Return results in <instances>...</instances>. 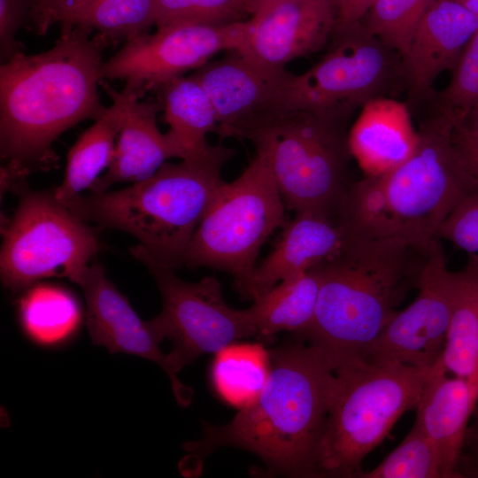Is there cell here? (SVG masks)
Instances as JSON below:
<instances>
[{
	"label": "cell",
	"mask_w": 478,
	"mask_h": 478,
	"mask_svg": "<svg viewBox=\"0 0 478 478\" xmlns=\"http://www.w3.org/2000/svg\"><path fill=\"white\" fill-rule=\"evenodd\" d=\"M157 100L168 124L167 134L179 148L181 159L199 158L212 145L206 135L217 129L212 104L201 84L192 76H180L158 87Z\"/></svg>",
	"instance_id": "603a6c76"
},
{
	"label": "cell",
	"mask_w": 478,
	"mask_h": 478,
	"mask_svg": "<svg viewBox=\"0 0 478 478\" xmlns=\"http://www.w3.org/2000/svg\"><path fill=\"white\" fill-rule=\"evenodd\" d=\"M355 235L344 220L297 213L284 225L270 254L255 267L241 297L254 300L282 280L308 271L341 252Z\"/></svg>",
	"instance_id": "ac0fdd59"
},
{
	"label": "cell",
	"mask_w": 478,
	"mask_h": 478,
	"mask_svg": "<svg viewBox=\"0 0 478 478\" xmlns=\"http://www.w3.org/2000/svg\"><path fill=\"white\" fill-rule=\"evenodd\" d=\"M436 237L478 254V189L464 197L440 224Z\"/></svg>",
	"instance_id": "d6a6232c"
},
{
	"label": "cell",
	"mask_w": 478,
	"mask_h": 478,
	"mask_svg": "<svg viewBox=\"0 0 478 478\" xmlns=\"http://www.w3.org/2000/svg\"><path fill=\"white\" fill-rule=\"evenodd\" d=\"M474 420L468 426L461 453L459 471L461 477L478 478V410L475 409Z\"/></svg>",
	"instance_id": "d590c367"
},
{
	"label": "cell",
	"mask_w": 478,
	"mask_h": 478,
	"mask_svg": "<svg viewBox=\"0 0 478 478\" xmlns=\"http://www.w3.org/2000/svg\"><path fill=\"white\" fill-rule=\"evenodd\" d=\"M25 332L38 343L51 345L66 340L78 328L81 312L66 289L50 284L30 288L19 304Z\"/></svg>",
	"instance_id": "4316f807"
},
{
	"label": "cell",
	"mask_w": 478,
	"mask_h": 478,
	"mask_svg": "<svg viewBox=\"0 0 478 478\" xmlns=\"http://www.w3.org/2000/svg\"><path fill=\"white\" fill-rule=\"evenodd\" d=\"M417 131L406 161L351 183L342 220L355 235L429 243L452 208L478 189V144L464 120L439 110Z\"/></svg>",
	"instance_id": "7a4b0ae2"
},
{
	"label": "cell",
	"mask_w": 478,
	"mask_h": 478,
	"mask_svg": "<svg viewBox=\"0 0 478 478\" xmlns=\"http://www.w3.org/2000/svg\"><path fill=\"white\" fill-rule=\"evenodd\" d=\"M76 284L85 297L87 325L94 344L112 353L134 354L157 363L167 374L177 403L189 405L193 390L178 379L168 354L160 350L164 337L152 320H141L98 264L89 265Z\"/></svg>",
	"instance_id": "2e32d148"
},
{
	"label": "cell",
	"mask_w": 478,
	"mask_h": 478,
	"mask_svg": "<svg viewBox=\"0 0 478 478\" xmlns=\"http://www.w3.org/2000/svg\"><path fill=\"white\" fill-rule=\"evenodd\" d=\"M464 124L470 136L478 143V111L468 115Z\"/></svg>",
	"instance_id": "f35d334b"
},
{
	"label": "cell",
	"mask_w": 478,
	"mask_h": 478,
	"mask_svg": "<svg viewBox=\"0 0 478 478\" xmlns=\"http://www.w3.org/2000/svg\"><path fill=\"white\" fill-rule=\"evenodd\" d=\"M284 207L265 158L256 152L237 179L221 186L191 239L185 265L227 272L240 293L262 245L287 223Z\"/></svg>",
	"instance_id": "ba28073f"
},
{
	"label": "cell",
	"mask_w": 478,
	"mask_h": 478,
	"mask_svg": "<svg viewBox=\"0 0 478 478\" xmlns=\"http://www.w3.org/2000/svg\"><path fill=\"white\" fill-rule=\"evenodd\" d=\"M470 10L478 18V0H470L465 2H459Z\"/></svg>",
	"instance_id": "ab89813d"
},
{
	"label": "cell",
	"mask_w": 478,
	"mask_h": 478,
	"mask_svg": "<svg viewBox=\"0 0 478 478\" xmlns=\"http://www.w3.org/2000/svg\"><path fill=\"white\" fill-rule=\"evenodd\" d=\"M161 110L157 99L136 100L120 128L112 160L103 176L90 188L91 192L107 191L115 183L143 181L153 175L166 161L181 153L167 133L157 125Z\"/></svg>",
	"instance_id": "44dd1931"
},
{
	"label": "cell",
	"mask_w": 478,
	"mask_h": 478,
	"mask_svg": "<svg viewBox=\"0 0 478 478\" xmlns=\"http://www.w3.org/2000/svg\"><path fill=\"white\" fill-rule=\"evenodd\" d=\"M271 353L262 391L223 426L206 424L203 436L184 445L182 473L197 474L204 459L231 446L257 455L266 466L295 477H319L318 447L335 384V364L321 348L289 344Z\"/></svg>",
	"instance_id": "6da1fadb"
},
{
	"label": "cell",
	"mask_w": 478,
	"mask_h": 478,
	"mask_svg": "<svg viewBox=\"0 0 478 478\" xmlns=\"http://www.w3.org/2000/svg\"><path fill=\"white\" fill-rule=\"evenodd\" d=\"M247 15L243 0H156L155 26H224L242 21Z\"/></svg>",
	"instance_id": "4dcf8cb0"
},
{
	"label": "cell",
	"mask_w": 478,
	"mask_h": 478,
	"mask_svg": "<svg viewBox=\"0 0 478 478\" xmlns=\"http://www.w3.org/2000/svg\"><path fill=\"white\" fill-rule=\"evenodd\" d=\"M376 0H340L336 9L335 27L359 22Z\"/></svg>",
	"instance_id": "8d00e7d4"
},
{
	"label": "cell",
	"mask_w": 478,
	"mask_h": 478,
	"mask_svg": "<svg viewBox=\"0 0 478 478\" xmlns=\"http://www.w3.org/2000/svg\"><path fill=\"white\" fill-rule=\"evenodd\" d=\"M234 150L212 145L204 155L165 163L150 177L115 191L78 195L62 203L85 222L135 236V258L175 270L221 186V169Z\"/></svg>",
	"instance_id": "5b68a950"
},
{
	"label": "cell",
	"mask_w": 478,
	"mask_h": 478,
	"mask_svg": "<svg viewBox=\"0 0 478 478\" xmlns=\"http://www.w3.org/2000/svg\"><path fill=\"white\" fill-rule=\"evenodd\" d=\"M324 57L301 74H291L289 111H305L343 122L356 109L386 96L399 74L402 58L361 22L334 27Z\"/></svg>",
	"instance_id": "30bf717a"
},
{
	"label": "cell",
	"mask_w": 478,
	"mask_h": 478,
	"mask_svg": "<svg viewBox=\"0 0 478 478\" xmlns=\"http://www.w3.org/2000/svg\"><path fill=\"white\" fill-rule=\"evenodd\" d=\"M211 381L217 395L239 409L260 394L271 369V353L261 343H233L214 354Z\"/></svg>",
	"instance_id": "484cf974"
},
{
	"label": "cell",
	"mask_w": 478,
	"mask_h": 478,
	"mask_svg": "<svg viewBox=\"0 0 478 478\" xmlns=\"http://www.w3.org/2000/svg\"><path fill=\"white\" fill-rule=\"evenodd\" d=\"M433 1L376 0L360 22L403 59L422 16Z\"/></svg>",
	"instance_id": "f1b7e54d"
},
{
	"label": "cell",
	"mask_w": 478,
	"mask_h": 478,
	"mask_svg": "<svg viewBox=\"0 0 478 478\" xmlns=\"http://www.w3.org/2000/svg\"><path fill=\"white\" fill-rule=\"evenodd\" d=\"M335 18L329 0H282L242 21L233 51L265 69L284 70L327 43Z\"/></svg>",
	"instance_id": "9a60e30c"
},
{
	"label": "cell",
	"mask_w": 478,
	"mask_h": 478,
	"mask_svg": "<svg viewBox=\"0 0 478 478\" xmlns=\"http://www.w3.org/2000/svg\"><path fill=\"white\" fill-rule=\"evenodd\" d=\"M478 30V18L456 0H434L422 16L402 59L415 98L429 96L436 78L452 70Z\"/></svg>",
	"instance_id": "e0dca14e"
},
{
	"label": "cell",
	"mask_w": 478,
	"mask_h": 478,
	"mask_svg": "<svg viewBox=\"0 0 478 478\" xmlns=\"http://www.w3.org/2000/svg\"><path fill=\"white\" fill-rule=\"evenodd\" d=\"M414 301L397 312L361 359L373 364H403L431 369L447 340L452 307L453 272L447 268L439 238L429 247Z\"/></svg>",
	"instance_id": "7c38bea8"
},
{
	"label": "cell",
	"mask_w": 478,
	"mask_h": 478,
	"mask_svg": "<svg viewBox=\"0 0 478 478\" xmlns=\"http://www.w3.org/2000/svg\"><path fill=\"white\" fill-rule=\"evenodd\" d=\"M359 478H443L437 451L415 421L404 440Z\"/></svg>",
	"instance_id": "f546056e"
},
{
	"label": "cell",
	"mask_w": 478,
	"mask_h": 478,
	"mask_svg": "<svg viewBox=\"0 0 478 478\" xmlns=\"http://www.w3.org/2000/svg\"><path fill=\"white\" fill-rule=\"evenodd\" d=\"M320 289L313 268L282 280L247 309L257 335L271 338L282 331L301 334L312 323Z\"/></svg>",
	"instance_id": "d4e9b609"
},
{
	"label": "cell",
	"mask_w": 478,
	"mask_h": 478,
	"mask_svg": "<svg viewBox=\"0 0 478 478\" xmlns=\"http://www.w3.org/2000/svg\"><path fill=\"white\" fill-rule=\"evenodd\" d=\"M334 5L335 7L337 9V6H338V4L340 2V0H329Z\"/></svg>",
	"instance_id": "60d3db41"
},
{
	"label": "cell",
	"mask_w": 478,
	"mask_h": 478,
	"mask_svg": "<svg viewBox=\"0 0 478 478\" xmlns=\"http://www.w3.org/2000/svg\"><path fill=\"white\" fill-rule=\"evenodd\" d=\"M417 143L418 131L407 105L389 96L366 103L348 134L351 155L365 176L397 168L412 156Z\"/></svg>",
	"instance_id": "ffe728a7"
},
{
	"label": "cell",
	"mask_w": 478,
	"mask_h": 478,
	"mask_svg": "<svg viewBox=\"0 0 478 478\" xmlns=\"http://www.w3.org/2000/svg\"><path fill=\"white\" fill-rule=\"evenodd\" d=\"M342 122L292 110L279 112L248 131L266 159L285 205L340 222L351 183V157Z\"/></svg>",
	"instance_id": "52a82bcc"
},
{
	"label": "cell",
	"mask_w": 478,
	"mask_h": 478,
	"mask_svg": "<svg viewBox=\"0 0 478 478\" xmlns=\"http://www.w3.org/2000/svg\"><path fill=\"white\" fill-rule=\"evenodd\" d=\"M435 366L456 376L478 379V254H467L464 267L453 272L447 340Z\"/></svg>",
	"instance_id": "cb8c5ba5"
},
{
	"label": "cell",
	"mask_w": 478,
	"mask_h": 478,
	"mask_svg": "<svg viewBox=\"0 0 478 478\" xmlns=\"http://www.w3.org/2000/svg\"><path fill=\"white\" fill-rule=\"evenodd\" d=\"M458 2H465V1H470V0H456Z\"/></svg>",
	"instance_id": "b9f144b4"
},
{
	"label": "cell",
	"mask_w": 478,
	"mask_h": 478,
	"mask_svg": "<svg viewBox=\"0 0 478 478\" xmlns=\"http://www.w3.org/2000/svg\"><path fill=\"white\" fill-rule=\"evenodd\" d=\"M243 21V20H242ZM242 21L224 25L178 24L157 28L124 44L104 61L102 79H121L144 92L197 69L221 50H235Z\"/></svg>",
	"instance_id": "4fadbf2b"
},
{
	"label": "cell",
	"mask_w": 478,
	"mask_h": 478,
	"mask_svg": "<svg viewBox=\"0 0 478 478\" xmlns=\"http://www.w3.org/2000/svg\"><path fill=\"white\" fill-rule=\"evenodd\" d=\"M432 241L352 237L337 255L312 267L320 277L318 299L312 323L300 335L336 366L361 359L418 289Z\"/></svg>",
	"instance_id": "277c9868"
},
{
	"label": "cell",
	"mask_w": 478,
	"mask_h": 478,
	"mask_svg": "<svg viewBox=\"0 0 478 478\" xmlns=\"http://www.w3.org/2000/svg\"><path fill=\"white\" fill-rule=\"evenodd\" d=\"M447 374L437 366L432 367L415 408V421L434 443L443 478H460L459 464L478 402V379Z\"/></svg>",
	"instance_id": "d6986e66"
},
{
	"label": "cell",
	"mask_w": 478,
	"mask_h": 478,
	"mask_svg": "<svg viewBox=\"0 0 478 478\" xmlns=\"http://www.w3.org/2000/svg\"><path fill=\"white\" fill-rule=\"evenodd\" d=\"M100 86L111 97L112 104L87 128L67 153L62 183L52 192L59 202H65L88 188H91L100 173L110 166L116 142L125 118L132 104L144 91L132 83L116 91L103 80Z\"/></svg>",
	"instance_id": "7402d4cb"
},
{
	"label": "cell",
	"mask_w": 478,
	"mask_h": 478,
	"mask_svg": "<svg viewBox=\"0 0 478 478\" xmlns=\"http://www.w3.org/2000/svg\"><path fill=\"white\" fill-rule=\"evenodd\" d=\"M91 31L60 32L50 50L17 53L0 66V150L27 173L54 161L52 144L67 129L97 120L105 45Z\"/></svg>",
	"instance_id": "3957f363"
},
{
	"label": "cell",
	"mask_w": 478,
	"mask_h": 478,
	"mask_svg": "<svg viewBox=\"0 0 478 478\" xmlns=\"http://www.w3.org/2000/svg\"><path fill=\"white\" fill-rule=\"evenodd\" d=\"M431 369L363 359L335 367V389L317 452L318 476L359 478L365 457L404 412L416 408Z\"/></svg>",
	"instance_id": "8992f818"
},
{
	"label": "cell",
	"mask_w": 478,
	"mask_h": 478,
	"mask_svg": "<svg viewBox=\"0 0 478 478\" xmlns=\"http://www.w3.org/2000/svg\"><path fill=\"white\" fill-rule=\"evenodd\" d=\"M281 1L282 0H243L246 12L251 16Z\"/></svg>",
	"instance_id": "74e56055"
},
{
	"label": "cell",
	"mask_w": 478,
	"mask_h": 478,
	"mask_svg": "<svg viewBox=\"0 0 478 478\" xmlns=\"http://www.w3.org/2000/svg\"><path fill=\"white\" fill-rule=\"evenodd\" d=\"M18 187L19 202L4 230L1 248L4 284L19 289L48 277H64L77 283L99 250L95 231L53 192L25 189L24 181Z\"/></svg>",
	"instance_id": "9c48e42d"
},
{
	"label": "cell",
	"mask_w": 478,
	"mask_h": 478,
	"mask_svg": "<svg viewBox=\"0 0 478 478\" xmlns=\"http://www.w3.org/2000/svg\"><path fill=\"white\" fill-rule=\"evenodd\" d=\"M32 0H0V57L2 63L22 51L18 31L30 21Z\"/></svg>",
	"instance_id": "836d02e7"
},
{
	"label": "cell",
	"mask_w": 478,
	"mask_h": 478,
	"mask_svg": "<svg viewBox=\"0 0 478 478\" xmlns=\"http://www.w3.org/2000/svg\"><path fill=\"white\" fill-rule=\"evenodd\" d=\"M191 74L207 93L217 118L215 133L243 139L255 126L289 111L291 73L260 67L235 51Z\"/></svg>",
	"instance_id": "5bb4252c"
},
{
	"label": "cell",
	"mask_w": 478,
	"mask_h": 478,
	"mask_svg": "<svg viewBox=\"0 0 478 478\" xmlns=\"http://www.w3.org/2000/svg\"><path fill=\"white\" fill-rule=\"evenodd\" d=\"M137 259L153 275L161 294L162 310L152 321L173 343L168 356L177 373L201 355L215 354L238 340L257 335L247 309L228 306L215 277L189 282L173 269Z\"/></svg>",
	"instance_id": "8fae6325"
},
{
	"label": "cell",
	"mask_w": 478,
	"mask_h": 478,
	"mask_svg": "<svg viewBox=\"0 0 478 478\" xmlns=\"http://www.w3.org/2000/svg\"><path fill=\"white\" fill-rule=\"evenodd\" d=\"M92 0H32L30 22L38 35H45L56 24L69 26Z\"/></svg>",
	"instance_id": "e575fe53"
},
{
	"label": "cell",
	"mask_w": 478,
	"mask_h": 478,
	"mask_svg": "<svg viewBox=\"0 0 478 478\" xmlns=\"http://www.w3.org/2000/svg\"><path fill=\"white\" fill-rule=\"evenodd\" d=\"M447 88L440 96V111L461 120L478 111V30L459 57Z\"/></svg>",
	"instance_id": "1f68e13d"
},
{
	"label": "cell",
	"mask_w": 478,
	"mask_h": 478,
	"mask_svg": "<svg viewBox=\"0 0 478 478\" xmlns=\"http://www.w3.org/2000/svg\"><path fill=\"white\" fill-rule=\"evenodd\" d=\"M155 23L156 0H92L61 32L73 27L96 31L109 47L149 34Z\"/></svg>",
	"instance_id": "83f0119b"
}]
</instances>
